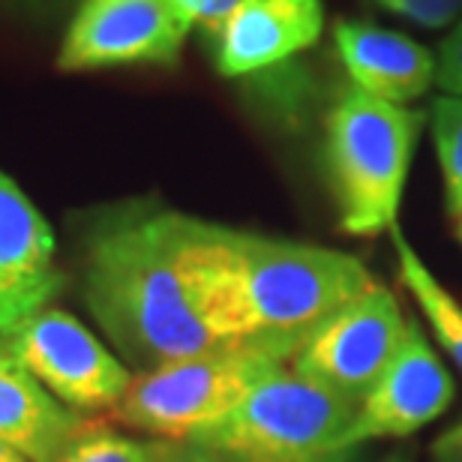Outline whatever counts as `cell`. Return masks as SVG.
I'll return each mask as SVG.
<instances>
[{
    "label": "cell",
    "instance_id": "obj_13",
    "mask_svg": "<svg viewBox=\"0 0 462 462\" xmlns=\"http://www.w3.org/2000/svg\"><path fill=\"white\" fill-rule=\"evenodd\" d=\"M81 420L54 402L9 343H0V439L27 462H58Z\"/></svg>",
    "mask_w": 462,
    "mask_h": 462
},
{
    "label": "cell",
    "instance_id": "obj_16",
    "mask_svg": "<svg viewBox=\"0 0 462 462\" xmlns=\"http://www.w3.org/2000/svg\"><path fill=\"white\" fill-rule=\"evenodd\" d=\"M58 462H160V445L126 439L99 423H81Z\"/></svg>",
    "mask_w": 462,
    "mask_h": 462
},
{
    "label": "cell",
    "instance_id": "obj_21",
    "mask_svg": "<svg viewBox=\"0 0 462 462\" xmlns=\"http://www.w3.org/2000/svg\"><path fill=\"white\" fill-rule=\"evenodd\" d=\"M432 462H462V423L439 436L432 445Z\"/></svg>",
    "mask_w": 462,
    "mask_h": 462
},
{
    "label": "cell",
    "instance_id": "obj_4",
    "mask_svg": "<svg viewBox=\"0 0 462 462\" xmlns=\"http://www.w3.org/2000/svg\"><path fill=\"white\" fill-rule=\"evenodd\" d=\"M360 402L312 378L273 366L240 405L210 430L189 439L231 462H346L348 430Z\"/></svg>",
    "mask_w": 462,
    "mask_h": 462
},
{
    "label": "cell",
    "instance_id": "obj_11",
    "mask_svg": "<svg viewBox=\"0 0 462 462\" xmlns=\"http://www.w3.org/2000/svg\"><path fill=\"white\" fill-rule=\"evenodd\" d=\"M321 0H246L214 33L217 69L228 79L264 72L321 36Z\"/></svg>",
    "mask_w": 462,
    "mask_h": 462
},
{
    "label": "cell",
    "instance_id": "obj_19",
    "mask_svg": "<svg viewBox=\"0 0 462 462\" xmlns=\"http://www.w3.org/2000/svg\"><path fill=\"white\" fill-rule=\"evenodd\" d=\"M436 81L448 97H462V22L450 31V36L441 42L439 63H436Z\"/></svg>",
    "mask_w": 462,
    "mask_h": 462
},
{
    "label": "cell",
    "instance_id": "obj_24",
    "mask_svg": "<svg viewBox=\"0 0 462 462\" xmlns=\"http://www.w3.org/2000/svg\"><path fill=\"white\" fill-rule=\"evenodd\" d=\"M457 226H459V240H462V217L457 219Z\"/></svg>",
    "mask_w": 462,
    "mask_h": 462
},
{
    "label": "cell",
    "instance_id": "obj_20",
    "mask_svg": "<svg viewBox=\"0 0 462 462\" xmlns=\"http://www.w3.org/2000/svg\"><path fill=\"white\" fill-rule=\"evenodd\" d=\"M160 462H231V459L210 454V450L189 445V441H174V445H162L160 441Z\"/></svg>",
    "mask_w": 462,
    "mask_h": 462
},
{
    "label": "cell",
    "instance_id": "obj_9",
    "mask_svg": "<svg viewBox=\"0 0 462 462\" xmlns=\"http://www.w3.org/2000/svg\"><path fill=\"white\" fill-rule=\"evenodd\" d=\"M454 400V378L427 343L418 321H409L402 348L364 396L346 448L366 439H402L432 423Z\"/></svg>",
    "mask_w": 462,
    "mask_h": 462
},
{
    "label": "cell",
    "instance_id": "obj_2",
    "mask_svg": "<svg viewBox=\"0 0 462 462\" xmlns=\"http://www.w3.org/2000/svg\"><path fill=\"white\" fill-rule=\"evenodd\" d=\"M246 346L291 364L312 334L375 285L360 258L312 244L235 231Z\"/></svg>",
    "mask_w": 462,
    "mask_h": 462
},
{
    "label": "cell",
    "instance_id": "obj_6",
    "mask_svg": "<svg viewBox=\"0 0 462 462\" xmlns=\"http://www.w3.org/2000/svg\"><path fill=\"white\" fill-rule=\"evenodd\" d=\"M405 334L409 321L396 294L375 282L312 334L291 360V369L364 402V396L402 348Z\"/></svg>",
    "mask_w": 462,
    "mask_h": 462
},
{
    "label": "cell",
    "instance_id": "obj_7",
    "mask_svg": "<svg viewBox=\"0 0 462 462\" xmlns=\"http://www.w3.org/2000/svg\"><path fill=\"white\" fill-rule=\"evenodd\" d=\"M187 15L174 0H81L58 67L67 72L174 63L189 33Z\"/></svg>",
    "mask_w": 462,
    "mask_h": 462
},
{
    "label": "cell",
    "instance_id": "obj_22",
    "mask_svg": "<svg viewBox=\"0 0 462 462\" xmlns=\"http://www.w3.org/2000/svg\"><path fill=\"white\" fill-rule=\"evenodd\" d=\"M0 462H27V459L18 454V450L9 445V441L0 439Z\"/></svg>",
    "mask_w": 462,
    "mask_h": 462
},
{
    "label": "cell",
    "instance_id": "obj_10",
    "mask_svg": "<svg viewBox=\"0 0 462 462\" xmlns=\"http://www.w3.org/2000/svg\"><path fill=\"white\" fill-rule=\"evenodd\" d=\"M60 289L54 235L31 199L0 171V334H15Z\"/></svg>",
    "mask_w": 462,
    "mask_h": 462
},
{
    "label": "cell",
    "instance_id": "obj_3",
    "mask_svg": "<svg viewBox=\"0 0 462 462\" xmlns=\"http://www.w3.org/2000/svg\"><path fill=\"white\" fill-rule=\"evenodd\" d=\"M423 115L351 88L330 108L325 171L339 210V228L355 237L391 231Z\"/></svg>",
    "mask_w": 462,
    "mask_h": 462
},
{
    "label": "cell",
    "instance_id": "obj_12",
    "mask_svg": "<svg viewBox=\"0 0 462 462\" xmlns=\"http://www.w3.org/2000/svg\"><path fill=\"white\" fill-rule=\"evenodd\" d=\"M334 42L355 88L384 103H411L436 81V58L420 42L396 31L364 22H339Z\"/></svg>",
    "mask_w": 462,
    "mask_h": 462
},
{
    "label": "cell",
    "instance_id": "obj_17",
    "mask_svg": "<svg viewBox=\"0 0 462 462\" xmlns=\"http://www.w3.org/2000/svg\"><path fill=\"white\" fill-rule=\"evenodd\" d=\"M378 4L423 27H448L462 15V0H378Z\"/></svg>",
    "mask_w": 462,
    "mask_h": 462
},
{
    "label": "cell",
    "instance_id": "obj_1",
    "mask_svg": "<svg viewBox=\"0 0 462 462\" xmlns=\"http://www.w3.org/2000/svg\"><path fill=\"white\" fill-rule=\"evenodd\" d=\"M226 226L124 210L88 246L85 294L97 321L135 366L156 369L228 348L223 337Z\"/></svg>",
    "mask_w": 462,
    "mask_h": 462
},
{
    "label": "cell",
    "instance_id": "obj_8",
    "mask_svg": "<svg viewBox=\"0 0 462 462\" xmlns=\"http://www.w3.org/2000/svg\"><path fill=\"white\" fill-rule=\"evenodd\" d=\"M9 348L36 382L81 411L115 409L133 382L112 351L60 310H42L27 319L9 334Z\"/></svg>",
    "mask_w": 462,
    "mask_h": 462
},
{
    "label": "cell",
    "instance_id": "obj_15",
    "mask_svg": "<svg viewBox=\"0 0 462 462\" xmlns=\"http://www.w3.org/2000/svg\"><path fill=\"white\" fill-rule=\"evenodd\" d=\"M432 138L445 174L448 208L462 217V97H441L432 106Z\"/></svg>",
    "mask_w": 462,
    "mask_h": 462
},
{
    "label": "cell",
    "instance_id": "obj_5",
    "mask_svg": "<svg viewBox=\"0 0 462 462\" xmlns=\"http://www.w3.org/2000/svg\"><path fill=\"white\" fill-rule=\"evenodd\" d=\"M280 364L258 346H228L171 360L135 375L115 402L112 418L151 436L189 441L235 411L258 378Z\"/></svg>",
    "mask_w": 462,
    "mask_h": 462
},
{
    "label": "cell",
    "instance_id": "obj_14",
    "mask_svg": "<svg viewBox=\"0 0 462 462\" xmlns=\"http://www.w3.org/2000/svg\"><path fill=\"white\" fill-rule=\"evenodd\" d=\"M391 235H393L396 264H400V276H402L405 289L420 303L423 316H427L432 330H436L441 348H445L448 355L454 357V364L462 369V307L457 303L454 294L430 273V267L423 264L418 249L405 240L400 226H393Z\"/></svg>",
    "mask_w": 462,
    "mask_h": 462
},
{
    "label": "cell",
    "instance_id": "obj_18",
    "mask_svg": "<svg viewBox=\"0 0 462 462\" xmlns=\"http://www.w3.org/2000/svg\"><path fill=\"white\" fill-rule=\"evenodd\" d=\"M174 4L187 15L189 24H199L201 31H208L214 36L246 0H174Z\"/></svg>",
    "mask_w": 462,
    "mask_h": 462
},
{
    "label": "cell",
    "instance_id": "obj_23",
    "mask_svg": "<svg viewBox=\"0 0 462 462\" xmlns=\"http://www.w3.org/2000/svg\"><path fill=\"white\" fill-rule=\"evenodd\" d=\"M382 462H411V457H405V454H393V457H384Z\"/></svg>",
    "mask_w": 462,
    "mask_h": 462
}]
</instances>
